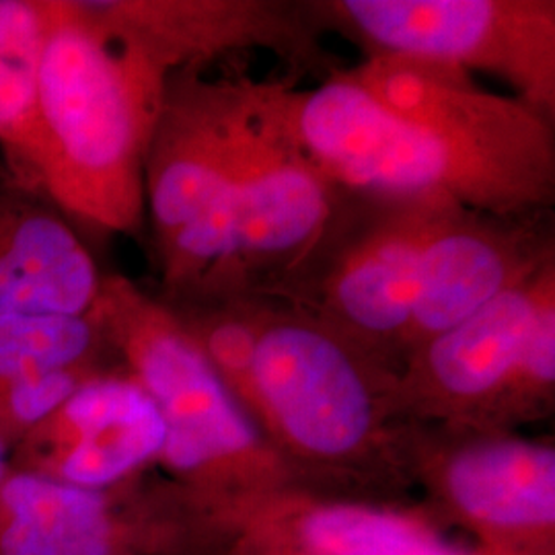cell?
Here are the masks:
<instances>
[{
    "label": "cell",
    "mask_w": 555,
    "mask_h": 555,
    "mask_svg": "<svg viewBox=\"0 0 555 555\" xmlns=\"http://www.w3.org/2000/svg\"><path fill=\"white\" fill-rule=\"evenodd\" d=\"M449 496L483 525L537 529L555 520L552 447L483 435L455 447L442 463Z\"/></svg>",
    "instance_id": "5bb4252c"
},
{
    "label": "cell",
    "mask_w": 555,
    "mask_h": 555,
    "mask_svg": "<svg viewBox=\"0 0 555 555\" xmlns=\"http://www.w3.org/2000/svg\"><path fill=\"white\" fill-rule=\"evenodd\" d=\"M555 383V258L401 364L399 399L461 422L529 416Z\"/></svg>",
    "instance_id": "ba28073f"
},
{
    "label": "cell",
    "mask_w": 555,
    "mask_h": 555,
    "mask_svg": "<svg viewBox=\"0 0 555 555\" xmlns=\"http://www.w3.org/2000/svg\"><path fill=\"white\" fill-rule=\"evenodd\" d=\"M293 85L297 79L256 82L224 258L212 295L202 302L276 295L336 219L346 192L298 140L288 109Z\"/></svg>",
    "instance_id": "52a82bcc"
},
{
    "label": "cell",
    "mask_w": 555,
    "mask_h": 555,
    "mask_svg": "<svg viewBox=\"0 0 555 555\" xmlns=\"http://www.w3.org/2000/svg\"><path fill=\"white\" fill-rule=\"evenodd\" d=\"M238 405L278 444L344 461L377 442L399 371L327 321L270 297L171 307Z\"/></svg>",
    "instance_id": "3957f363"
},
{
    "label": "cell",
    "mask_w": 555,
    "mask_h": 555,
    "mask_svg": "<svg viewBox=\"0 0 555 555\" xmlns=\"http://www.w3.org/2000/svg\"><path fill=\"white\" fill-rule=\"evenodd\" d=\"M9 467H11V453H9V449L4 447V442L0 440V483H2V479L9 474Z\"/></svg>",
    "instance_id": "d6986e66"
},
{
    "label": "cell",
    "mask_w": 555,
    "mask_h": 555,
    "mask_svg": "<svg viewBox=\"0 0 555 555\" xmlns=\"http://www.w3.org/2000/svg\"><path fill=\"white\" fill-rule=\"evenodd\" d=\"M109 369H60L0 378V440L9 453L52 416L82 383Z\"/></svg>",
    "instance_id": "ac0fdd59"
},
{
    "label": "cell",
    "mask_w": 555,
    "mask_h": 555,
    "mask_svg": "<svg viewBox=\"0 0 555 555\" xmlns=\"http://www.w3.org/2000/svg\"><path fill=\"white\" fill-rule=\"evenodd\" d=\"M300 144L341 190L527 217L554 210L555 119L451 66L364 56L291 87Z\"/></svg>",
    "instance_id": "6da1fadb"
},
{
    "label": "cell",
    "mask_w": 555,
    "mask_h": 555,
    "mask_svg": "<svg viewBox=\"0 0 555 555\" xmlns=\"http://www.w3.org/2000/svg\"><path fill=\"white\" fill-rule=\"evenodd\" d=\"M89 315L121 371L159 408L160 463L171 474L204 483L274 461L256 424L169 305L130 278L103 274Z\"/></svg>",
    "instance_id": "8992f818"
},
{
    "label": "cell",
    "mask_w": 555,
    "mask_h": 555,
    "mask_svg": "<svg viewBox=\"0 0 555 555\" xmlns=\"http://www.w3.org/2000/svg\"><path fill=\"white\" fill-rule=\"evenodd\" d=\"M325 31L364 56H399L494 75L555 119L554 0H313Z\"/></svg>",
    "instance_id": "9c48e42d"
},
{
    "label": "cell",
    "mask_w": 555,
    "mask_h": 555,
    "mask_svg": "<svg viewBox=\"0 0 555 555\" xmlns=\"http://www.w3.org/2000/svg\"><path fill=\"white\" fill-rule=\"evenodd\" d=\"M344 192L311 258L270 298L327 321L397 371L555 258L554 210L496 217L449 199Z\"/></svg>",
    "instance_id": "7a4b0ae2"
},
{
    "label": "cell",
    "mask_w": 555,
    "mask_h": 555,
    "mask_svg": "<svg viewBox=\"0 0 555 555\" xmlns=\"http://www.w3.org/2000/svg\"><path fill=\"white\" fill-rule=\"evenodd\" d=\"M302 533L323 555H461L401 518L357 506L315 511Z\"/></svg>",
    "instance_id": "e0dca14e"
},
{
    "label": "cell",
    "mask_w": 555,
    "mask_h": 555,
    "mask_svg": "<svg viewBox=\"0 0 555 555\" xmlns=\"http://www.w3.org/2000/svg\"><path fill=\"white\" fill-rule=\"evenodd\" d=\"M40 73L41 196L68 220L139 235L144 160L167 75L109 40L79 0H48Z\"/></svg>",
    "instance_id": "277c9868"
},
{
    "label": "cell",
    "mask_w": 555,
    "mask_h": 555,
    "mask_svg": "<svg viewBox=\"0 0 555 555\" xmlns=\"http://www.w3.org/2000/svg\"><path fill=\"white\" fill-rule=\"evenodd\" d=\"M165 422L126 371L82 383L59 410L11 451V465L87 490H119L159 461Z\"/></svg>",
    "instance_id": "8fae6325"
},
{
    "label": "cell",
    "mask_w": 555,
    "mask_h": 555,
    "mask_svg": "<svg viewBox=\"0 0 555 555\" xmlns=\"http://www.w3.org/2000/svg\"><path fill=\"white\" fill-rule=\"evenodd\" d=\"M48 21V0H0V149L11 181L36 194H40V73Z\"/></svg>",
    "instance_id": "9a60e30c"
},
{
    "label": "cell",
    "mask_w": 555,
    "mask_h": 555,
    "mask_svg": "<svg viewBox=\"0 0 555 555\" xmlns=\"http://www.w3.org/2000/svg\"><path fill=\"white\" fill-rule=\"evenodd\" d=\"M126 488L87 490L11 465L0 483V555L134 554L151 531L121 513Z\"/></svg>",
    "instance_id": "4fadbf2b"
},
{
    "label": "cell",
    "mask_w": 555,
    "mask_h": 555,
    "mask_svg": "<svg viewBox=\"0 0 555 555\" xmlns=\"http://www.w3.org/2000/svg\"><path fill=\"white\" fill-rule=\"evenodd\" d=\"M258 79H210L204 68L169 75L144 160V206L169 307L210 297Z\"/></svg>",
    "instance_id": "5b68a950"
},
{
    "label": "cell",
    "mask_w": 555,
    "mask_h": 555,
    "mask_svg": "<svg viewBox=\"0 0 555 555\" xmlns=\"http://www.w3.org/2000/svg\"><path fill=\"white\" fill-rule=\"evenodd\" d=\"M103 274L73 222L13 181L0 190V315H87Z\"/></svg>",
    "instance_id": "7c38bea8"
},
{
    "label": "cell",
    "mask_w": 555,
    "mask_h": 555,
    "mask_svg": "<svg viewBox=\"0 0 555 555\" xmlns=\"http://www.w3.org/2000/svg\"><path fill=\"white\" fill-rule=\"evenodd\" d=\"M109 40L139 52L167 77L263 50L305 73H336L313 0H79Z\"/></svg>",
    "instance_id": "30bf717a"
},
{
    "label": "cell",
    "mask_w": 555,
    "mask_h": 555,
    "mask_svg": "<svg viewBox=\"0 0 555 555\" xmlns=\"http://www.w3.org/2000/svg\"><path fill=\"white\" fill-rule=\"evenodd\" d=\"M109 346L87 315H0V378L60 369H107Z\"/></svg>",
    "instance_id": "2e32d148"
}]
</instances>
